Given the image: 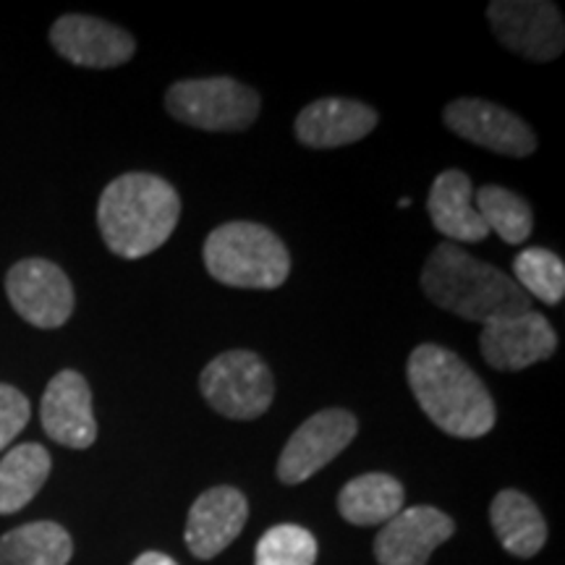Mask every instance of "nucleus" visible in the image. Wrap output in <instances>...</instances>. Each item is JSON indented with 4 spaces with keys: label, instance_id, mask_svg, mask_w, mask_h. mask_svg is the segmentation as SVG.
Returning a JSON list of instances; mask_svg holds the SVG:
<instances>
[{
    "label": "nucleus",
    "instance_id": "22",
    "mask_svg": "<svg viewBox=\"0 0 565 565\" xmlns=\"http://www.w3.org/2000/svg\"><path fill=\"white\" fill-rule=\"evenodd\" d=\"M475 204L487 228L498 233L505 244L519 246L532 236L534 212L529 207V202L513 194L511 189L487 183V186L475 192Z\"/></svg>",
    "mask_w": 565,
    "mask_h": 565
},
{
    "label": "nucleus",
    "instance_id": "4",
    "mask_svg": "<svg viewBox=\"0 0 565 565\" xmlns=\"http://www.w3.org/2000/svg\"><path fill=\"white\" fill-rule=\"evenodd\" d=\"M204 265L223 286L273 291L291 275V254L267 225L233 221L207 236Z\"/></svg>",
    "mask_w": 565,
    "mask_h": 565
},
{
    "label": "nucleus",
    "instance_id": "9",
    "mask_svg": "<svg viewBox=\"0 0 565 565\" xmlns=\"http://www.w3.org/2000/svg\"><path fill=\"white\" fill-rule=\"evenodd\" d=\"M6 294L21 320L40 330H55L74 315V286L47 259H21L6 275Z\"/></svg>",
    "mask_w": 565,
    "mask_h": 565
},
{
    "label": "nucleus",
    "instance_id": "7",
    "mask_svg": "<svg viewBox=\"0 0 565 565\" xmlns=\"http://www.w3.org/2000/svg\"><path fill=\"white\" fill-rule=\"evenodd\" d=\"M494 38L508 51L534 63L555 61L563 53L565 30L555 3L547 0H494L487 9Z\"/></svg>",
    "mask_w": 565,
    "mask_h": 565
},
{
    "label": "nucleus",
    "instance_id": "24",
    "mask_svg": "<svg viewBox=\"0 0 565 565\" xmlns=\"http://www.w3.org/2000/svg\"><path fill=\"white\" fill-rule=\"evenodd\" d=\"M317 540L309 529L278 524L259 536L254 565H315Z\"/></svg>",
    "mask_w": 565,
    "mask_h": 565
},
{
    "label": "nucleus",
    "instance_id": "23",
    "mask_svg": "<svg viewBox=\"0 0 565 565\" xmlns=\"http://www.w3.org/2000/svg\"><path fill=\"white\" fill-rule=\"evenodd\" d=\"M513 273L515 282H519V288L529 296V299L534 296V299L550 303V307L563 301L565 265L555 252L540 249V246L519 252L513 259Z\"/></svg>",
    "mask_w": 565,
    "mask_h": 565
},
{
    "label": "nucleus",
    "instance_id": "10",
    "mask_svg": "<svg viewBox=\"0 0 565 565\" xmlns=\"http://www.w3.org/2000/svg\"><path fill=\"white\" fill-rule=\"evenodd\" d=\"M443 121L456 137L503 158H529L536 150L534 131L515 113L479 97L450 103L443 110Z\"/></svg>",
    "mask_w": 565,
    "mask_h": 565
},
{
    "label": "nucleus",
    "instance_id": "13",
    "mask_svg": "<svg viewBox=\"0 0 565 565\" xmlns=\"http://www.w3.org/2000/svg\"><path fill=\"white\" fill-rule=\"evenodd\" d=\"M454 534V519L440 508H408L393 515L374 536V557L380 565H427L435 550Z\"/></svg>",
    "mask_w": 565,
    "mask_h": 565
},
{
    "label": "nucleus",
    "instance_id": "18",
    "mask_svg": "<svg viewBox=\"0 0 565 565\" xmlns=\"http://www.w3.org/2000/svg\"><path fill=\"white\" fill-rule=\"evenodd\" d=\"M490 524L498 542L513 557H534L547 542V521L532 498L519 490L494 494L490 505Z\"/></svg>",
    "mask_w": 565,
    "mask_h": 565
},
{
    "label": "nucleus",
    "instance_id": "8",
    "mask_svg": "<svg viewBox=\"0 0 565 565\" xmlns=\"http://www.w3.org/2000/svg\"><path fill=\"white\" fill-rule=\"evenodd\" d=\"M359 433L356 416L345 408H324L309 416L286 443L275 475L282 484H301L343 454Z\"/></svg>",
    "mask_w": 565,
    "mask_h": 565
},
{
    "label": "nucleus",
    "instance_id": "20",
    "mask_svg": "<svg viewBox=\"0 0 565 565\" xmlns=\"http://www.w3.org/2000/svg\"><path fill=\"white\" fill-rule=\"evenodd\" d=\"M51 454L40 443L11 448L0 461V515L19 513L34 500L51 477Z\"/></svg>",
    "mask_w": 565,
    "mask_h": 565
},
{
    "label": "nucleus",
    "instance_id": "27",
    "mask_svg": "<svg viewBox=\"0 0 565 565\" xmlns=\"http://www.w3.org/2000/svg\"><path fill=\"white\" fill-rule=\"evenodd\" d=\"M408 204H412V200H408V196H401V200H398V207H408Z\"/></svg>",
    "mask_w": 565,
    "mask_h": 565
},
{
    "label": "nucleus",
    "instance_id": "12",
    "mask_svg": "<svg viewBox=\"0 0 565 565\" xmlns=\"http://www.w3.org/2000/svg\"><path fill=\"white\" fill-rule=\"evenodd\" d=\"M51 45L61 58L84 68L124 66L137 53V40L121 26L82 13H66L53 24Z\"/></svg>",
    "mask_w": 565,
    "mask_h": 565
},
{
    "label": "nucleus",
    "instance_id": "2",
    "mask_svg": "<svg viewBox=\"0 0 565 565\" xmlns=\"http://www.w3.org/2000/svg\"><path fill=\"white\" fill-rule=\"evenodd\" d=\"M181 196L173 183L154 173H124L113 179L97 204L103 242L116 257L139 259L158 252L173 236Z\"/></svg>",
    "mask_w": 565,
    "mask_h": 565
},
{
    "label": "nucleus",
    "instance_id": "1",
    "mask_svg": "<svg viewBox=\"0 0 565 565\" xmlns=\"http://www.w3.org/2000/svg\"><path fill=\"white\" fill-rule=\"evenodd\" d=\"M406 380L416 404L445 435L477 440L498 422L487 385L458 353L445 345H416L408 356Z\"/></svg>",
    "mask_w": 565,
    "mask_h": 565
},
{
    "label": "nucleus",
    "instance_id": "21",
    "mask_svg": "<svg viewBox=\"0 0 565 565\" xmlns=\"http://www.w3.org/2000/svg\"><path fill=\"white\" fill-rule=\"evenodd\" d=\"M71 534L55 521H32L0 536V565H68Z\"/></svg>",
    "mask_w": 565,
    "mask_h": 565
},
{
    "label": "nucleus",
    "instance_id": "25",
    "mask_svg": "<svg viewBox=\"0 0 565 565\" xmlns=\"http://www.w3.org/2000/svg\"><path fill=\"white\" fill-rule=\"evenodd\" d=\"M32 416V406L26 395L13 385L0 383V454L17 440L21 429Z\"/></svg>",
    "mask_w": 565,
    "mask_h": 565
},
{
    "label": "nucleus",
    "instance_id": "17",
    "mask_svg": "<svg viewBox=\"0 0 565 565\" xmlns=\"http://www.w3.org/2000/svg\"><path fill=\"white\" fill-rule=\"evenodd\" d=\"M429 221L450 244H479L490 236L475 204V183L463 171H443L437 175L427 200Z\"/></svg>",
    "mask_w": 565,
    "mask_h": 565
},
{
    "label": "nucleus",
    "instance_id": "6",
    "mask_svg": "<svg viewBox=\"0 0 565 565\" xmlns=\"http://www.w3.org/2000/svg\"><path fill=\"white\" fill-rule=\"evenodd\" d=\"M200 391L212 412L225 419L249 422L267 414L275 398L270 366L254 351H225L204 366Z\"/></svg>",
    "mask_w": 565,
    "mask_h": 565
},
{
    "label": "nucleus",
    "instance_id": "11",
    "mask_svg": "<svg viewBox=\"0 0 565 565\" xmlns=\"http://www.w3.org/2000/svg\"><path fill=\"white\" fill-rule=\"evenodd\" d=\"M479 351L492 370L521 372L555 356L557 333L545 315L529 309L524 315L487 322L479 335Z\"/></svg>",
    "mask_w": 565,
    "mask_h": 565
},
{
    "label": "nucleus",
    "instance_id": "15",
    "mask_svg": "<svg viewBox=\"0 0 565 565\" xmlns=\"http://www.w3.org/2000/svg\"><path fill=\"white\" fill-rule=\"evenodd\" d=\"M249 503L236 487H212L194 500L186 519V547L200 561H212L242 534Z\"/></svg>",
    "mask_w": 565,
    "mask_h": 565
},
{
    "label": "nucleus",
    "instance_id": "5",
    "mask_svg": "<svg viewBox=\"0 0 565 565\" xmlns=\"http://www.w3.org/2000/svg\"><path fill=\"white\" fill-rule=\"evenodd\" d=\"M259 105L257 89L231 76L175 82L166 95V108L175 121L202 131L249 129L257 121Z\"/></svg>",
    "mask_w": 565,
    "mask_h": 565
},
{
    "label": "nucleus",
    "instance_id": "19",
    "mask_svg": "<svg viewBox=\"0 0 565 565\" xmlns=\"http://www.w3.org/2000/svg\"><path fill=\"white\" fill-rule=\"evenodd\" d=\"M404 500L406 490L398 479L372 471L343 487L338 494V511L353 526H377L404 511Z\"/></svg>",
    "mask_w": 565,
    "mask_h": 565
},
{
    "label": "nucleus",
    "instance_id": "26",
    "mask_svg": "<svg viewBox=\"0 0 565 565\" xmlns=\"http://www.w3.org/2000/svg\"><path fill=\"white\" fill-rule=\"evenodd\" d=\"M131 565H179V563H175L171 555L154 553V550H152V553H141Z\"/></svg>",
    "mask_w": 565,
    "mask_h": 565
},
{
    "label": "nucleus",
    "instance_id": "14",
    "mask_svg": "<svg viewBox=\"0 0 565 565\" xmlns=\"http://www.w3.org/2000/svg\"><path fill=\"white\" fill-rule=\"evenodd\" d=\"M45 435L66 448L84 450L97 440V422L92 412V391L84 374L63 370L47 383L40 404Z\"/></svg>",
    "mask_w": 565,
    "mask_h": 565
},
{
    "label": "nucleus",
    "instance_id": "3",
    "mask_svg": "<svg viewBox=\"0 0 565 565\" xmlns=\"http://www.w3.org/2000/svg\"><path fill=\"white\" fill-rule=\"evenodd\" d=\"M422 288L435 307L482 324L532 309V299L511 275L450 242L429 254L422 270Z\"/></svg>",
    "mask_w": 565,
    "mask_h": 565
},
{
    "label": "nucleus",
    "instance_id": "16",
    "mask_svg": "<svg viewBox=\"0 0 565 565\" xmlns=\"http://www.w3.org/2000/svg\"><path fill=\"white\" fill-rule=\"evenodd\" d=\"M380 116L366 103L345 97H324L307 105L296 118V139L312 150H333L362 141L374 131Z\"/></svg>",
    "mask_w": 565,
    "mask_h": 565
}]
</instances>
